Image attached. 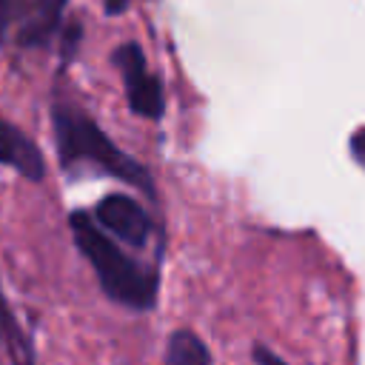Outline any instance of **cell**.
Masks as SVG:
<instances>
[{"mask_svg": "<svg viewBox=\"0 0 365 365\" xmlns=\"http://www.w3.org/2000/svg\"><path fill=\"white\" fill-rule=\"evenodd\" d=\"M71 234L83 257L91 262L100 288L106 291L108 299L134 308V311H148L157 302V274L143 268L137 259H131L125 251H120L108 234L83 211H74L68 217Z\"/></svg>", "mask_w": 365, "mask_h": 365, "instance_id": "obj_1", "label": "cell"}, {"mask_svg": "<svg viewBox=\"0 0 365 365\" xmlns=\"http://www.w3.org/2000/svg\"><path fill=\"white\" fill-rule=\"evenodd\" d=\"M51 123H54V140H57V151H60V163L66 168L71 165H91L103 174H111L140 191H145L148 197H154V182L151 174L125 151H120L106 134L103 128L86 117L80 108L71 106H54L51 108Z\"/></svg>", "mask_w": 365, "mask_h": 365, "instance_id": "obj_2", "label": "cell"}, {"mask_svg": "<svg viewBox=\"0 0 365 365\" xmlns=\"http://www.w3.org/2000/svg\"><path fill=\"white\" fill-rule=\"evenodd\" d=\"M114 63L123 74V83H125V97H128V108L140 117H148V120H157L165 108L163 103V86L157 77L148 74V66H145V54L137 43H123L117 51H114Z\"/></svg>", "mask_w": 365, "mask_h": 365, "instance_id": "obj_3", "label": "cell"}, {"mask_svg": "<svg viewBox=\"0 0 365 365\" xmlns=\"http://www.w3.org/2000/svg\"><path fill=\"white\" fill-rule=\"evenodd\" d=\"M94 217H97V225H103L106 231H111L114 237H120L128 245H145V240L151 234V220H148L145 208L125 194L103 197L94 208Z\"/></svg>", "mask_w": 365, "mask_h": 365, "instance_id": "obj_4", "label": "cell"}, {"mask_svg": "<svg viewBox=\"0 0 365 365\" xmlns=\"http://www.w3.org/2000/svg\"><path fill=\"white\" fill-rule=\"evenodd\" d=\"M0 165L17 168L31 182H40L46 177V165H43L40 148L17 125L6 123L3 117H0Z\"/></svg>", "mask_w": 365, "mask_h": 365, "instance_id": "obj_5", "label": "cell"}, {"mask_svg": "<svg viewBox=\"0 0 365 365\" xmlns=\"http://www.w3.org/2000/svg\"><path fill=\"white\" fill-rule=\"evenodd\" d=\"M63 17V0H34V14L20 31L23 46H43L54 37Z\"/></svg>", "mask_w": 365, "mask_h": 365, "instance_id": "obj_6", "label": "cell"}, {"mask_svg": "<svg viewBox=\"0 0 365 365\" xmlns=\"http://www.w3.org/2000/svg\"><path fill=\"white\" fill-rule=\"evenodd\" d=\"M165 365H211V351L194 331L180 328L168 336Z\"/></svg>", "mask_w": 365, "mask_h": 365, "instance_id": "obj_7", "label": "cell"}, {"mask_svg": "<svg viewBox=\"0 0 365 365\" xmlns=\"http://www.w3.org/2000/svg\"><path fill=\"white\" fill-rule=\"evenodd\" d=\"M254 362L257 365H285L274 351H268L265 345H254Z\"/></svg>", "mask_w": 365, "mask_h": 365, "instance_id": "obj_8", "label": "cell"}, {"mask_svg": "<svg viewBox=\"0 0 365 365\" xmlns=\"http://www.w3.org/2000/svg\"><path fill=\"white\" fill-rule=\"evenodd\" d=\"M128 6V0H106V11L108 14H123Z\"/></svg>", "mask_w": 365, "mask_h": 365, "instance_id": "obj_9", "label": "cell"}]
</instances>
